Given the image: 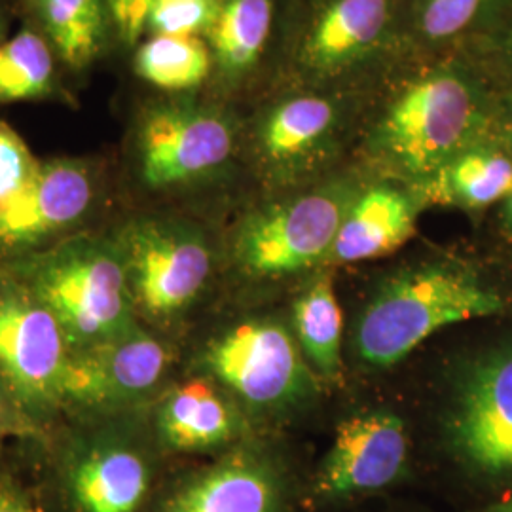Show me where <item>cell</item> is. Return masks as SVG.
Here are the masks:
<instances>
[{
	"instance_id": "cell-1",
	"label": "cell",
	"mask_w": 512,
	"mask_h": 512,
	"mask_svg": "<svg viewBox=\"0 0 512 512\" xmlns=\"http://www.w3.org/2000/svg\"><path fill=\"white\" fill-rule=\"evenodd\" d=\"M37 448L42 512H148L164 484L147 412L63 420Z\"/></svg>"
},
{
	"instance_id": "cell-2",
	"label": "cell",
	"mask_w": 512,
	"mask_h": 512,
	"mask_svg": "<svg viewBox=\"0 0 512 512\" xmlns=\"http://www.w3.org/2000/svg\"><path fill=\"white\" fill-rule=\"evenodd\" d=\"M0 270L57 319L73 353L105 346L139 323L122 251L112 230H88L18 256Z\"/></svg>"
},
{
	"instance_id": "cell-3",
	"label": "cell",
	"mask_w": 512,
	"mask_h": 512,
	"mask_svg": "<svg viewBox=\"0 0 512 512\" xmlns=\"http://www.w3.org/2000/svg\"><path fill=\"white\" fill-rule=\"evenodd\" d=\"M503 310L499 294L471 270L450 262H423L385 279L361 311L357 357L372 368L401 363L435 332Z\"/></svg>"
},
{
	"instance_id": "cell-4",
	"label": "cell",
	"mask_w": 512,
	"mask_h": 512,
	"mask_svg": "<svg viewBox=\"0 0 512 512\" xmlns=\"http://www.w3.org/2000/svg\"><path fill=\"white\" fill-rule=\"evenodd\" d=\"M486 120L478 84L456 67L427 71L387 103L370 133V152L406 179L427 183L475 147Z\"/></svg>"
},
{
	"instance_id": "cell-5",
	"label": "cell",
	"mask_w": 512,
	"mask_h": 512,
	"mask_svg": "<svg viewBox=\"0 0 512 512\" xmlns=\"http://www.w3.org/2000/svg\"><path fill=\"white\" fill-rule=\"evenodd\" d=\"M141 323L171 329L211 289L217 255L202 226L165 215H135L112 230Z\"/></svg>"
},
{
	"instance_id": "cell-6",
	"label": "cell",
	"mask_w": 512,
	"mask_h": 512,
	"mask_svg": "<svg viewBox=\"0 0 512 512\" xmlns=\"http://www.w3.org/2000/svg\"><path fill=\"white\" fill-rule=\"evenodd\" d=\"M236 141V124L222 110L192 101L154 103L131 133V175L150 194L198 188L228 167Z\"/></svg>"
},
{
	"instance_id": "cell-7",
	"label": "cell",
	"mask_w": 512,
	"mask_h": 512,
	"mask_svg": "<svg viewBox=\"0 0 512 512\" xmlns=\"http://www.w3.org/2000/svg\"><path fill=\"white\" fill-rule=\"evenodd\" d=\"M194 374L262 412L302 403L315 389L296 336L274 319H241L213 332L196 351Z\"/></svg>"
},
{
	"instance_id": "cell-8",
	"label": "cell",
	"mask_w": 512,
	"mask_h": 512,
	"mask_svg": "<svg viewBox=\"0 0 512 512\" xmlns=\"http://www.w3.org/2000/svg\"><path fill=\"white\" fill-rule=\"evenodd\" d=\"M173 365V344L141 321L105 346L71 353L61 421L147 412L169 385Z\"/></svg>"
},
{
	"instance_id": "cell-9",
	"label": "cell",
	"mask_w": 512,
	"mask_h": 512,
	"mask_svg": "<svg viewBox=\"0 0 512 512\" xmlns=\"http://www.w3.org/2000/svg\"><path fill=\"white\" fill-rule=\"evenodd\" d=\"M357 194L353 183L334 181L249 213L232 239V258L241 274L272 279L327 262Z\"/></svg>"
},
{
	"instance_id": "cell-10",
	"label": "cell",
	"mask_w": 512,
	"mask_h": 512,
	"mask_svg": "<svg viewBox=\"0 0 512 512\" xmlns=\"http://www.w3.org/2000/svg\"><path fill=\"white\" fill-rule=\"evenodd\" d=\"M71 353L54 315L0 270V380L48 431L61 423V385Z\"/></svg>"
},
{
	"instance_id": "cell-11",
	"label": "cell",
	"mask_w": 512,
	"mask_h": 512,
	"mask_svg": "<svg viewBox=\"0 0 512 512\" xmlns=\"http://www.w3.org/2000/svg\"><path fill=\"white\" fill-rule=\"evenodd\" d=\"M294 484L268 448L243 440L164 480L148 512H293Z\"/></svg>"
},
{
	"instance_id": "cell-12",
	"label": "cell",
	"mask_w": 512,
	"mask_h": 512,
	"mask_svg": "<svg viewBox=\"0 0 512 512\" xmlns=\"http://www.w3.org/2000/svg\"><path fill=\"white\" fill-rule=\"evenodd\" d=\"M103 188V165L93 158L40 162L25 198L0 217V264L88 232Z\"/></svg>"
},
{
	"instance_id": "cell-13",
	"label": "cell",
	"mask_w": 512,
	"mask_h": 512,
	"mask_svg": "<svg viewBox=\"0 0 512 512\" xmlns=\"http://www.w3.org/2000/svg\"><path fill=\"white\" fill-rule=\"evenodd\" d=\"M406 463L408 437L399 416L385 410L349 416L311 478V499L327 505L384 492L401 480Z\"/></svg>"
},
{
	"instance_id": "cell-14",
	"label": "cell",
	"mask_w": 512,
	"mask_h": 512,
	"mask_svg": "<svg viewBox=\"0 0 512 512\" xmlns=\"http://www.w3.org/2000/svg\"><path fill=\"white\" fill-rule=\"evenodd\" d=\"M452 448L471 471L512 476V344L467 370L448 423Z\"/></svg>"
},
{
	"instance_id": "cell-15",
	"label": "cell",
	"mask_w": 512,
	"mask_h": 512,
	"mask_svg": "<svg viewBox=\"0 0 512 512\" xmlns=\"http://www.w3.org/2000/svg\"><path fill=\"white\" fill-rule=\"evenodd\" d=\"M147 421L164 456H219L247 440L241 406L202 374L167 385Z\"/></svg>"
},
{
	"instance_id": "cell-16",
	"label": "cell",
	"mask_w": 512,
	"mask_h": 512,
	"mask_svg": "<svg viewBox=\"0 0 512 512\" xmlns=\"http://www.w3.org/2000/svg\"><path fill=\"white\" fill-rule=\"evenodd\" d=\"M344 126V105L321 93L287 95L262 112L255 129L260 165L274 179H294L319 164Z\"/></svg>"
},
{
	"instance_id": "cell-17",
	"label": "cell",
	"mask_w": 512,
	"mask_h": 512,
	"mask_svg": "<svg viewBox=\"0 0 512 512\" xmlns=\"http://www.w3.org/2000/svg\"><path fill=\"white\" fill-rule=\"evenodd\" d=\"M393 16V0H327L300 38L298 67L317 80L351 71L384 46Z\"/></svg>"
},
{
	"instance_id": "cell-18",
	"label": "cell",
	"mask_w": 512,
	"mask_h": 512,
	"mask_svg": "<svg viewBox=\"0 0 512 512\" xmlns=\"http://www.w3.org/2000/svg\"><path fill=\"white\" fill-rule=\"evenodd\" d=\"M418 202L403 188L376 184L349 205L325 264H357L389 255L416 232Z\"/></svg>"
},
{
	"instance_id": "cell-19",
	"label": "cell",
	"mask_w": 512,
	"mask_h": 512,
	"mask_svg": "<svg viewBox=\"0 0 512 512\" xmlns=\"http://www.w3.org/2000/svg\"><path fill=\"white\" fill-rule=\"evenodd\" d=\"M55 54L71 69H86L109 35L105 0H23Z\"/></svg>"
},
{
	"instance_id": "cell-20",
	"label": "cell",
	"mask_w": 512,
	"mask_h": 512,
	"mask_svg": "<svg viewBox=\"0 0 512 512\" xmlns=\"http://www.w3.org/2000/svg\"><path fill=\"white\" fill-rule=\"evenodd\" d=\"M274 25V0H220L209 29L213 69L222 80L236 82L249 73L264 52Z\"/></svg>"
},
{
	"instance_id": "cell-21",
	"label": "cell",
	"mask_w": 512,
	"mask_h": 512,
	"mask_svg": "<svg viewBox=\"0 0 512 512\" xmlns=\"http://www.w3.org/2000/svg\"><path fill=\"white\" fill-rule=\"evenodd\" d=\"M431 200L482 209L512 192V160L492 148L471 147L452 158L427 181Z\"/></svg>"
},
{
	"instance_id": "cell-22",
	"label": "cell",
	"mask_w": 512,
	"mask_h": 512,
	"mask_svg": "<svg viewBox=\"0 0 512 512\" xmlns=\"http://www.w3.org/2000/svg\"><path fill=\"white\" fill-rule=\"evenodd\" d=\"M294 336L304 357L323 378L342 372L344 317L329 274L319 275L294 302Z\"/></svg>"
},
{
	"instance_id": "cell-23",
	"label": "cell",
	"mask_w": 512,
	"mask_h": 512,
	"mask_svg": "<svg viewBox=\"0 0 512 512\" xmlns=\"http://www.w3.org/2000/svg\"><path fill=\"white\" fill-rule=\"evenodd\" d=\"M133 67L139 78L158 90L188 92L209 78L213 57L198 37L152 35L137 48Z\"/></svg>"
},
{
	"instance_id": "cell-24",
	"label": "cell",
	"mask_w": 512,
	"mask_h": 512,
	"mask_svg": "<svg viewBox=\"0 0 512 512\" xmlns=\"http://www.w3.org/2000/svg\"><path fill=\"white\" fill-rule=\"evenodd\" d=\"M54 48L31 29L0 44V103L46 99L55 92Z\"/></svg>"
},
{
	"instance_id": "cell-25",
	"label": "cell",
	"mask_w": 512,
	"mask_h": 512,
	"mask_svg": "<svg viewBox=\"0 0 512 512\" xmlns=\"http://www.w3.org/2000/svg\"><path fill=\"white\" fill-rule=\"evenodd\" d=\"M40 160L8 124L0 122V217L25 198L37 179Z\"/></svg>"
},
{
	"instance_id": "cell-26",
	"label": "cell",
	"mask_w": 512,
	"mask_h": 512,
	"mask_svg": "<svg viewBox=\"0 0 512 512\" xmlns=\"http://www.w3.org/2000/svg\"><path fill=\"white\" fill-rule=\"evenodd\" d=\"M220 0H154L148 33L198 37L209 33L219 14Z\"/></svg>"
},
{
	"instance_id": "cell-27",
	"label": "cell",
	"mask_w": 512,
	"mask_h": 512,
	"mask_svg": "<svg viewBox=\"0 0 512 512\" xmlns=\"http://www.w3.org/2000/svg\"><path fill=\"white\" fill-rule=\"evenodd\" d=\"M486 0H416V27L427 42H446L465 33Z\"/></svg>"
},
{
	"instance_id": "cell-28",
	"label": "cell",
	"mask_w": 512,
	"mask_h": 512,
	"mask_svg": "<svg viewBox=\"0 0 512 512\" xmlns=\"http://www.w3.org/2000/svg\"><path fill=\"white\" fill-rule=\"evenodd\" d=\"M50 433L27 414L16 395L0 380V446L10 440L40 446Z\"/></svg>"
},
{
	"instance_id": "cell-29",
	"label": "cell",
	"mask_w": 512,
	"mask_h": 512,
	"mask_svg": "<svg viewBox=\"0 0 512 512\" xmlns=\"http://www.w3.org/2000/svg\"><path fill=\"white\" fill-rule=\"evenodd\" d=\"M109 12L110 29L126 46L139 42L148 31V18L154 0H105Z\"/></svg>"
},
{
	"instance_id": "cell-30",
	"label": "cell",
	"mask_w": 512,
	"mask_h": 512,
	"mask_svg": "<svg viewBox=\"0 0 512 512\" xmlns=\"http://www.w3.org/2000/svg\"><path fill=\"white\" fill-rule=\"evenodd\" d=\"M0 512H42L27 478L0 463Z\"/></svg>"
},
{
	"instance_id": "cell-31",
	"label": "cell",
	"mask_w": 512,
	"mask_h": 512,
	"mask_svg": "<svg viewBox=\"0 0 512 512\" xmlns=\"http://www.w3.org/2000/svg\"><path fill=\"white\" fill-rule=\"evenodd\" d=\"M482 512H512V494L495 501L492 505H488Z\"/></svg>"
},
{
	"instance_id": "cell-32",
	"label": "cell",
	"mask_w": 512,
	"mask_h": 512,
	"mask_svg": "<svg viewBox=\"0 0 512 512\" xmlns=\"http://www.w3.org/2000/svg\"><path fill=\"white\" fill-rule=\"evenodd\" d=\"M501 46H503L505 57H507V59H509V61L512 63V21L511 25H509V29H507V33H505L503 42H501Z\"/></svg>"
},
{
	"instance_id": "cell-33",
	"label": "cell",
	"mask_w": 512,
	"mask_h": 512,
	"mask_svg": "<svg viewBox=\"0 0 512 512\" xmlns=\"http://www.w3.org/2000/svg\"><path fill=\"white\" fill-rule=\"evenodd\" d=\"M505 220H507V224L512 228V192L509 194V198H507V205H505Z\"/></svg>"
},
{
	"instance_id": "cell-34",
	"label": "cell",
	"mask_w": 512,
	"mask_h": 512,
	"mask_svg": "<svg viewBox=\"0 0 512 512\" xmlns=\"http://www.w3.org/2000/svg\"><path fill=\"white\" fill-rule=\"evenodd\" d=\"M4 31H6V21H4V14L0 10V40L4 37Z\"/></svg>"
}]
</instances>
